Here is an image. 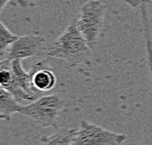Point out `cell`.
Masks as SVG:
<instances>
[{"instance_id":"1","label":"cell","mask_w":152,"mask_h":145,"mask_svg":"<svg viewBox=\"0 0 152 145\" xmlns=\"http://www.w3.org/2000/svg\"><path fill=\"white\" fill-rule=\"evenodd\" d=\"M44 53L47 57L64 60L71 67L89 65L92 58V50L77 30L74 19L57 39L47 43Z\"/></svg>"},{"instance_id":"2","label":"cell","mask_w":152,"mask_h":145,"mask_svg":"<svg viewBox=\"0 0 152 145\" xmlns=\"http://www.w3.org/2000/svg\"><path fill=\"white\" fill-rule=\"evenodd\" d=\"M106 7L100 0H89L82 5L74 19L77 30L91 50H94L101 37L105 24Z\"/></svg>"},{"instance_id":"3","label":"cell","mask_w":152,"mask_h":145,"mask_svg":"<svg viewBox=\"0 0 152 145\" xmlns=\"http://www.w3.org/2000/svg\"><path fill=\"white\" fill-rule=\"evenodd\" d=\"M64 110V101L58 94L44 95L28 105H20L18 113L31 119L41 128H57Z\"/></svg>"},{"instance_id":"4","label":"cell","mask_w":152,"mask_h":145,"mask_svg":"<svg viewBox=\"0 0 152 145\" xmlns=\"http://www.w3.org/2000/svg\"><path fill=\"white\" fill-rule=\"evenodd\" d=\"M127 140V135L116 133L93 125L86 120L80 122V128L70 145H122Z\"/></svg>"},{"instance_id":"5","label":"cell","mask_w":152,"mask_h":145,"mask_svg":"<svg viewBox=\"0 0 152 145\" xmlns=\"http://www.w3.org/2000/svg\"><path fill=\"white\" fill-rule=\"evenodd\" d=\"M47 42L45 38L38 34H28L18 36L11 44L6 53V60H23L26 58L37 56L45 52Z\"/></svg>"},{"instance_id":"6","label":"cell","mask_w":152,"mask_h":145,"mask_svg":"<svg viewBox=\"0 0 152 145\" xmlns=\"http://www.w3.org/2000/svg\"><path fill=\"white\" fill-rule=\"evenodd\" d=\"M28 72L31 75V85L37 93L49 91L56 85V76L53 71L50 70L49 63L46 60L34 64Z\"/></svg>"},{"instance_id":"7","label":"cell","mask_w":152,"mask_h":145,"mask_svg":"<svg viewBox=\"0 0 152 145\" xmlns=\"http://www.w3.org/2000/svg\"><path fill=\"white\" fill-rule=\"evenodd\" d=\"M9 66H10L13 76H14L15 82L18 83V85L21 86L30 95L34 96V98L37 97V93L34 89L33 85H31L30 72H27V71L24 70V68L22 66L21 60L9 61Z\"/></svg>"},{"instance_id":"8","label":"cell","mask_w":152,"mask_h":145,"mask_svg":"<svg viewBox=\"0 0 152 145\" xmlns=\"http://www.w3.org/2000/svg\"><path fill=\"white\" fill-rule=\"evenodd\" d=\"M76 133V128H57L52 134L41 137L40 145H70Z\"/></svg>"},{"instance_id":"9","label":"cell","mask_w":152,"mask_h":145,"mask_svg":"<svg viewBox=\"0 0 152 145\" xmlns=\"http://www.w3.org/2000/svg\"><path fill=\"white\" fill-rule=\"evenodd\" d=\"M20 105L10 92L0 86V114L4 116L5 120H11L12 115L18 113Z\"/></svg>"},{"instance_id":"10","label":"cell","mask_w":152,"mask_h":145,"mask_svg":"<svg viewBox=\"0 0 152 145\" xmlns=\"http://www.w3.org/2000/svg\"><path fill=\"white\" fill-rule=\"evenodd\" d=\"M18 36L11 33L4 24L0 21V56H3L6 53V50L8 47L11 46V44L17 39Z\"/></svg>"},{"instance_id":"11","label":"cell","mask_w":152,"mask_h":145,"mask_svg":"<svg viewBox=\"0 0 152 145\" xmlns=\"http://www.w3.org/2000/svg\"><path fill=\"white\" fill-rule=\"evenodd\" d=\"M10 1V0H0V12L3 10V8L5 7V5Z\"/></svg>"},{"instance_id":"12","label":"cell","mask_w":152,"mask_h":145,"mask_svg":"<svg viewBox=\"0 0 152 145\" xmlns=\"http://www.w3.org/2000/svg\"><path fill=\"white\" fill-rule=\"evenodd\" d=\"M0 120H5V118H4V116L0 114Z\"/></svg>"},{"instance_id":"13","label":"cell","mask_w":152,"mask_h":145,"mask_svg":"<svg viewBox=\"0 0 152 145\" xmlns=\"http://www.w3.org/2000/svg\"><path fill=\"white\" fill-rule=\"evenodd\" d=\"M0 57H1V56H0ZM1 63H2V61L0 60V67H1Z\"/></svg>"}]
</instances>
